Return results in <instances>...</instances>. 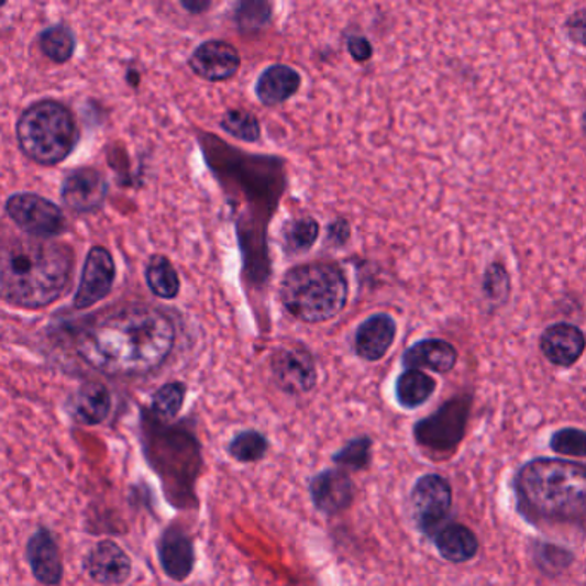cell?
Segmentation results:
<instances>
[{"label":"cell","instance_id":"obj_1","mask_svg":"<svg viewBox=\"0 0 586 586\" xmlns=\"http://www.w3.org/2000/svg\"><path fill=\"white\" fill-rule=\"evenodd\" d=\"M176 346V325L158 308L122 305L87 323L76 339V353L109 377H140L161 368Z\"/></svg>","mask_w":586,"mask_h":586},{"label":"cell","instance_id":"obj_13","mask_svg":"<svg viewBox=\"0 0 586 586\" xmlns=\"http://www.w3.org/2000/svg\"><path fill=\"white\" fill-rule=\"evenodd\" d=\"M158 564L167 578L176 583H185L194 575L197 564L195 542L181 524L173 523L162 531L155 543Z\"/></svg>","mask_w":586,"mask_h":586},{"label":"cell","instance_id":"obj_31","mask_svg":"<svg viewBox=\"0 0 586 586\" xmlns=\"http://www.w3.org/2000/svg\"><path fill=\"white\" fill-rule=\"evenodd\" d=\"M221 128L229 136L241 140V142L255 143L262 136L261 121L246 109L225 111L221 119Z\"/></svg>","mask_w":586,"mask_h":586},{"label":"cell","instance_id":"obj_21","mask_svg":"<svg viewBox=\"0 0 586 586\" xmlns=\"http://www.w3.org/2000/svg\"><path fill=\"white\" fill-rule=\"evenodd\" d=\"M435 551L451 564H465L473 561L480 551V540L475 531L457 521H447L432 537Z\"/></svg>","mask_w":586,"mask_h":586},{"label":"cell","instance_id":"obj_34","mask_svg":"<svg viewBox=\"0 0 586 586\" xmlns=\"http://www.w3.org/2000/svg\"><path fill=\"white\" fill-rule=\"evenodd\" d=\"M511 291L508 272L500 264H493L487 268L484 280V292L490 301H502Z\"/></svg>","mask_w":586,"mask_h":586},{"label":"cell","instance_id":"obj_9","mask_svg":"<svg viewBox=\"0 0 586 586\" xmlns=\"http://www.w3.org/2000/svg\"><path fill=\"white\" fill-rule=\"evenodd\" d=\"M469 406L463 401L445 402L438 413L430 414L425 420L418 421L414 425V439L418 445L423 447L447 451L456 447L460 442L449 432L456 433L461 439L465 438L466 418Z\"/></svg>","mask_w":586,"mask_h":586},{"label":"cell","instance_id":"obj_30","mask_svg":"<svg viewBox=\"0 0 586 586\" xmlns=\"http://www.w3.org/2000/svg\"><path fill=\"white\" fill-rule=\"evenodd\" d=\"M533 561L543 575H563L575 563V554L570 549L551 542H533Z\"/></svg>","mask_w":586,"mask_h":586},{"label":"cell","instance_id":"obj_27","mask_svg":"<svg viewBox=\"0 0 586 586\" xmlns=\"http://www.w3.org/2000/svg\"><path fill=\"white\" fill-rule=\"evenodd\" d=\"M283 236L284 250L289 255H301L316 246L320 237V224L313 217L292 219L284 225Z\"/></svg>","mask_w":586,"mask_h":586},{"label":"cell","instance_id":"obj_19","mask_svg":"<svg viewBox=\"0 0 586 586\" xmlns=\"http://www.w3.org/2000/svg\"><path fill=\"white\" fill-rule=\"evenodd\" d=\"M398 325L387 313H377L363 320L354 332V353L365 362H380L386 358L396 341Z\"/></svg>","mask_w":586,"mask_h":586},{"label":"cell","instance_id":"obj_29","mask_svg":"<svg viewBox=\"0 0 586 586\" xmlns=\"http://www.w3.org/2000/svg\"><path fill=\"white\" fill-rule=\"evenodd\" d=\"M188 387L185 382H167L155 390L152 398V413L157 420H176L185 406Z\"/></svg>","mask_w":586,"mask_h":586},{"label":"cell","instance_id":"obj_22","mask_svg":"<svg viewBox=\"0 0 586 586\" xmlns=\"http://www.w3.org/2000/svg\"><path fill=\"white\" fill-rule=\"evenodd\" d=\"M301 88V75L286 64L265 67L255 85V93L265 107H277L288 102Z\"/></svg>","mask_w":586,"mask_h":586},{"label":"cell","instance_id":"obj_37","mask_svg":"<svg viewBox=\"0 0 586 586\" xmlns=\"http://www.w3.org/2000/svg\"><path fill=\"white\" fill-rule=\"evenodd\" d=\"M567 35L575 44L583 45V38H585V14L583 11L576 12L567 21Z\"/></svg>","mask_w":586,"mask_h":586},{"label":"cell","instance_id":"obj_2","mask_svg":"<svg viewBox=\"0 0 586 586\" xmlns=\"http://www.w3.org/2000/svg\"><path fill=\"white\" fill-rule=\"evenodd\" d=\"M75 252L66 243L0 229V301L24 310L54 303L69 288Z\"/></svg>","mask_w":586,"mask_h":586},{"label":"cell","instance_id":"obj_18","mask_svg":"<svg viewBox=\"0 0 586 586\" xmlns=\"http://www.w3.org/2000/svg\"><path fill=\"white\" fill-rule=\"evenodd\" d=\"M67 413L84 427L100 425L112 411V394L102 382H85L67 399Z\"/></svg>","mask_w":586,"mask_h":586},{"label":"cell","instance_id":"obj_16","mask_svg":"<svg viewBox=\"0 0 586 586\" xmlns=\"http://www.w3.org/2000/svg\"><path fill=\"white\" fill-rule=\"evenodd\" d=\"M26 561L33 578L42 586H59L64 579L63 554L56 535L47 527L33 531L26 543Z\"/></svg>","mask_w":586,"mask_h":586},{"label":"cell","instance_id":"obj_14","mask_svg":"<svg viewBox=\"0 0 586 586\" xmlns=\"http://www.w3.org/2000/svg\"><path fill=\"white\" fill-rule=\"evenodd\" d=\"M109 195L106 176L95 167H78L67 173L60 186V198L71 212L91 213L102 209Z\"/></svg>","mask_w":586,"mask_h":586},{"label":"cell","instance_id":"obj_15","mask_svg":"<svg viewBox=\"0 0 586 586\" xmlns=\"http://www.w3.org/2000/svg\"><path fill=\"white\" fill-rule=\"evenodd\" d=\"M188 64L198 78L219 84L237 75L241 56L237 48L224 40H207L195 48Z\"/></svg>","mask_w":586,"mask_h":586},{"label":"cell","instance_id":"obj_7","mask_svg":"<svg viewBox=\"0 0 586 586\" xmlns=\"http://www.w3.org/2000/svg\"><path fill=\"white\" fill-rule=\"evenodd\" d=\"M5 213L21 233L36 240H54L67 229L63 209L36 194L12 195L5 201Z\"/></svg>","mask_w":586,"mask_h":586},{"label":"cell","instance_id":"obj_8","mask_svg":"<svg viewBox=\"0 0 586 586\" xmlns=\"http://www.w3.org/2000/svg\"><path fill=\"white\" fill-rule=\"evenodd\" d=\"M272 380L289 396H303L316 389L319 371L313 354L303 344H284L270 356Z\"/></svg>","mask_w":586,"mask_h":586},{"label":"cell","instance_id":"obj_3","mask_svg":"<svg viewBox=\"0 0 586 586\" xmlns=\"http://www.w3.org/2000/svg\"><path fill=\"white\" fill-rule=\"evenodd\" d=\"M512 487L518 511L530 523L585 527L586 466L583 461L535 457L518 468Z\"/></svg>","mask_w":586,"mask_h":586},{"label":"cell","instance_id":"obj_5","mask_svg":"<svg viewBox=\"0 0 586 586\" xmlns=\"http://www.w3.org/2000/svg\"><path fill=\"white\" fill-rule=\"evenodd\" d=\"M16 139L30 161L40 166H57L78 145V122L64 103L38 100L26 107L18 119Z\"/></svg>","mask_w":586,"mask_h":586},{"label":"cell","instance_id":"obj_35","mask_svg":"<svg viewBox=\"0 0 586 586\" xmlns=\"http://www.w3.org/2000/svg\"><path fill=\"white\" fill-rule=\"evenodd\" d=\"M347 52L356 63H366L374 56V47H372L371 40L362 35H353L346 42Z\"/></svg>","mask_w":586,"mask_h":586},{"label":"cell","instance_id":"obj_26","mask_svg":"<svg viewBox=\"0 0 586 586\" xmlns=\"http://www.w3.org/2000/svg\"><path fill=\"white\" fill-rule=\"evenodd\" d=\"M40 51L52 63L66 64L71 60L76 51V35L66 24H54L40 33Z\"/></svg>","mask_w":586,"mask_h":586},{"label":"cell","instance_id":"obj_11","mask_svg":"<svg viewBox=\"0 0 586 586\" xmlns=\"http://www.w3.org/2000/svg\"><path fill=\"white\" fill-rule=\"evenodd\" d=\"M308 493L320 515L334 518L353 506L356 487L346 469L325 468L311 478Z\"/></svg>","mask_w":586,"mask_h":586},{"label":"cell","instance_id":"obj_25","mask_svg":"<svg viewBox=\"0 0 586 586\" xmlns=\"http://www.w3.org/2000/svg\"><path fill=\"white\" fill-rule=\"evenodd\" d=\"M270 441L261 430H241L228 444V454L241 465H255L267 457Z\"/></svg>","mask_w":586,"mask_h":586},{"label":"cell","instance_id":"obj_12","mask_svg":"<svg viewBox=\"0 0 586 586\" xmlns=\"http://www.w3.org/2000/svg\"><path fill=\"white\" fill-rule=\"evenodd\" d=\"M84 571L97 585L121 586L133 575V561L115 540H99L85 555Z\"/></svg>","mask_w":586,"mask_h":586},{"label":"cell","instance_id":"obj_38","mask_svg":"<svg viewBox=\"0 0 586 586\" xmlns=\"http://www.w3.org/2000/svg\"><path fill=\"white\" fill-rule=\"evenodd\" d=\"M181 5L191 14H201V12H206L210 8V2H183Z\"/></svg>","mask_w":586,"mask_h":586},{"label":"cell","instance_id":"obj_32","mask_svg":"<svg viewBox=\"0 0 586 586\" xmlns=\"http://www.w3.org/2000/svg\"><path fill=\"white\" fill-rule=\"evenodd\" d=\"M549 447L559 456L578 457L585 460L586 457V433L583 429L576 427H564V429L555 430L549 441Z\"/></svg>","mask_w":586,"mask_h":586},{"label":"cell","instance_id":"obj_17","mask_svg":"<svg viewBox=\"0 0 586 586\" xmlns=\"http://www.w3.org/2000/svg\"><path fill=\"white\" fill-rule=\"evenodd\" d=\"M540 351L552 365L570 368L583 356L585 334L573 323H554L540 335Z\"/></svg>","mask_w":586,"mask_h":586},{"label":"cell","instance_id":"obj_6","mask_svg":"<svg viewBox=\"0 0 586 586\" xmlns=\"http://www.w3.org/2000/svg\"><path fill=\"white\" fill-rule=\"evenodd\" d=\"M453 487L439 473L421 475L408 497L411 520L420 533L432 539L439 528L447 523L453 511Z\"/></svg>","mask_w":586,"mask_h":586},{"label":"cell","instance_id":"obj_36","mask_svg":"<svg viewBox=\"0 0 586 586\" xmlns=\"http://www.w3.org/2000/svg\"><path fill=\"white\" fill-rule=\"evenodd\" d=\"M350 236L351 228L344 219H338V221L329 225V243L341 246V244L347 243Z\"/></svg>","mask_w":586,"mask_h":586},{"label":"cell","instance_id":"obj_23","mask_svg":"<svg viewBox=\"0 0 586 586\" xmlns=\"http://www.w3.org/2000/svg\"><path fill=\"white\" fill-rule=\"evenodd\" d=\"M438 380L421 371H405L396 378L394 396L402 410L414 411L432 399Z\"/></svg>","mask_w":586,"mask_h":586},{"label":"cell","instance_id":"obj_24","mask_svg":"<svg viewBox=\"0 0 586 586\" xmlns=\"http://www.w3.org/2000/svg\"><path fill=\"white\" fill-rule=\"evenodd\" d=\"M145 280L150 291L161 299H174L181 289V279L177 276L173 262L164 255H154L145 268Z\"/></svg>","mask_w":586,"mask_h":586},{"label":"cell","instance_id":"obj_4","mask_svg":"<svg viewBox=\"0 0 586 586\" xmlns=\"http://www.w3.org/2000/svg\"><path fill=\"white\" fill-rule=\"evenodd\" d=\"M279 298L292 319L322 323L346 308L350 283L343 268L334 262L295 265L280 280Z\"/></svg>","mask_w":586,"mask_h":586},{"label":"cell","instance_id":"obj_28","mask_svg":"<svg viewBox=\"0 0 586 586\" xmlns=\"http://www.w3.org/2000/svg\"><path fill=\"white\" fill-rule=\"evenodd\" d=\"M372 451H374V439L363 433L358 438L350 439L343 447L332 454L331 460L338 468L365 472L372 465Z\"/></svg>","mask_w":586,"mask_h":586},{"label":"cell","instance_id":"obj_33","mask_svg":"<svg viewBox=\"0 0 586 586\" xmlns=\"http://www.w3.org/2000/svg\"><path fill=\"white\" fill-rule=\"evenodd\" d=\"M272 8L267 2H246L237 5L236 21L244 32H255L270 20Z\"/></svg>","mask_w":586,"mask_h":586},{"label":"cell","instance_id":"obj_10","mask_svg":"<svg viewBox=\"0 0 586 586\" xmlns=\"http://www.w3.org/2000/svg\"><path fill=\"white\" fill-rule=\"evenodd\" d=\"M115 280L114 256L103 246H93L85 261L81 280L75 295L76 310H87L111 295Z\"/></svg>","mask_w":586,"mask_h":586},{"label":"cell","instance_id":"obj_39","mask_svg":"<svg viewBox=\"0 0 586 586\" xmlns=\"http://www.w3.org/2000/svg\"><path fill=\"white\" fill-rule=\"evenodd\" d=\"M2 5H4V2H0V8H2Z\"/></svg>","mask_w":586,"mask_h":586},{"label":"cell","instance_id":"obj_20","mask_svg":"<svg viewBox=\"0 0 586 586\" xmlns=\"http://www.w3.org/2000/svg\"><path fill=\"white\" fill-rule=\"evenodd\" d=\"M460 353L454 344L445 339H423L402 353L401 365L405 371H430L449 374L457 365Z\"/></svg>","mask_w":586,"mask_h":586}]
</instances>
